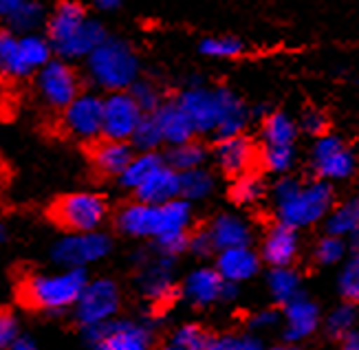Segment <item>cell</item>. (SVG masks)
I'll return each mask as SVG.
<instances>
[{"instance_id": "6da1fadb", "label": "cell", "mask_w": 359, "mask_h": 350, "mask_svg": "<svg viewBox=\"0 0 359 350\" xmlns=\"http://www.w3.org/2000/svg\"><path fill=\"white\" fill-rule=\"evenodd\" d=\"M115 225L123 236L152 238L154 243H161L165 238L190 234L192 208L183 198L170 201L165 205H146L135 201L130 205H123L117 212Z\"/></svg>"}, {"instance_id": "7a4b0ae2", "label": "cell", "mask_w": 359, "mask_h": 350, "mask_svg": "<svg viewBox=\"0 0 359 350\" xmlns=\"http://www.w3.org/2000/svg\"><path fill=\"white\" fill-rule=\"evenodd\" d=\"M278 218L283 225L298 231L326 218L333 210V187L324 181L300 183L298 179H280L273 187Z\"/></svg>"}, {"instance_id": "3957f363", "label": "cell", "mask_w": 359, "mask_h": 350, "mask_svg": "<svg viewBox=\"0 0 359 350\" xmlns=\"http://www.w3.org/2000/svg\"><path fill=\"white\" fill-rule=\"evenodd\" d=\"M88 276L84 269H62L55 274H34L20 284V302L49 313H62L80 299Z\"/></svg>"}, {"instance_id": "277c9868", "label": "cell", "mask_w": 359, "mask_h": 350, "mask_svg": "<svg viewBox=\"0 0 359 350\" xmlns=\"http://www.w3.org/2000/svg\"><path fill=\"white\" fill-rule=\"evenodd\" d=\"M90 82L108 93H126L139 79V58L133 46L121 38H106L86 58Z\"/></svg>"}, {"instance_id": "5b68a950", "label": "cell", "mask_w": 359, "mask_h": 350, "mask_svg": "<svg viewBox=\"0 0 359 350\" xmlns=\"http://www.w3.org/2000/svg\"><path fill=\"white\" fill-rule=\"evenodd\" d=\"M51 44L38 34L13 36L0 31V73L11 79L38 75L51 62Z\"/></svg>"}, {"instance_id": "8992f818", "label": "cell", "mask_w": 359, "mask_h": 350, "mask_svg": "<svg viewBox=\"0 0 359 350\" xmlns=\"http://www.w3.org/2000/svg\"><path fill=\"white\" fill-rule=\"evenodd\" d=\"M108 216V203L100 194L75 192L60 196L51 205V218L55 225L67 229L69 234H90L100 231Z\"/></svg>"}, {"instance_id": "52a82bcc", "label": "cell", "mask_w": 359, "mask_h": 350, "mask_svg": "<svg viewBox=\"0 0 359 350\" xmlns=\"http://www.w3.org/2000/svg\"><path fill=\"white\" fill-rule=\"evenodd\" d=\"M229 93V88L190 86L179 95L177 104L190 119L196 135H216Z\"/></svg>"}, {"instance_id": "ba28073f", "label": "cell", "mask_w": 359, "mask_h": 350, "mask_svg": "<svg viewBox=\"0 0 359 350\" xmlns=\"http://www.w3.org/2000/svg\"><path fill=\"white\" fill-rule=\"evenodd\" d=\"M152 328L135 320H113L84 328L90 350H152Z\"/></svg>"}, {"instance_id": "9c48e42d", "label": "cell", "mask_w": 359, "mask_h": 350, "mask_svg": "<svg viewBox=\"0 0 359 350\" xmlns=\"http://www.w3.org/2000/svg\"><path fill=\"white\" fill-rule=\"evenodd\" d=\"M121 304V293L117 282L111 278H95L88 280L80 299L75 302V320L82 324V328L100 326L106 322H113Z\"/></svg>"}, {"instance_id": "30bf717a", "label": "cell", "mask_w": 359, "mask_h": 350, "mask_svg": "<svg viewBox=\"0 0 359 350\" xmlns=\"http://www.w3.org/2000/svg\"><path fill=\"white\" fill-rule=\"evenodd\" d=\"M113 249L111 238L104 231L67 234L53 245L51 258L62 269H84L93 262L104 260Z\"/></svg>"}, {"instance_id": "8fae6325", "label": "cell", "mask_w": 359, "mask_h": 350, "mask_svg": "<svg viewBox=\"0 0 359 350\" xmlns=\"http://www.w3.org/2000/svg\"><path fill=\"white\" fill-rule=\"evenodd\" d=\"M104 100L95 93H80L62 110V130L77 141L93 143L102 137Z\"/></svg>"}, {"instance_id": "7c38bea8", "label": "cell", "mask_w": 359, "mask_h": 350, "mask_svg": "<svg viewBox=\"0 0 359 350\" xmlns=\"http://www.w3.org/2000/svg\"><path fill=\"white\" fill-rule=\"evenodd\" d=\"M36 90L44 106L65 110L80 95V75L65 60H51L36 75Z\"/></svg>"}, {"instance_id": "4fadbf2b", "label": "cell", "mask_w": 359, "mask_h": 350, "mask_svg": "<svg viewBox=\"0 0 359 350\" xmlns=\"http://www.w3.org/2000/svg\"><path fill=\"white\" fill-rule=\"evenodd\" d=\"M144 113L126 93H108L104 97V123H102V139L108 141H130L137 126L142 123Z\"/></svg>"}, {"instance_id": "5bb4252c", "label": "cell", "mask_w": 359, "mask_h": 350, "mask_svg": "<svg viewBox=\"0 0 359 350\" xmlns=\"http://www.w3.org/2000/svg\"><path fill=\"white\" fill-rule=\"evenodd\" d=\"M311 166L324 183L344 181L353 177L357 168L353 152L344 146V141L333 135H324L316 141L313 152H311Z\"/></svg>"}, {"instance_id": "9a60e30c", "label": "cell", "mask_w": 359, "mask_h": 350, "mask_svg": "<svg viewBox=\"0 0 359 350\" xmlns=\"http://www.w3.org/2000/svg\"><path fill=\"white\" fill-rule=\"evenodd\" d=\"M183 295L196 307H210L218 299H229L236 295V284H227L216 269L201 267L185 278Z\"/></svg>"}, {"instance_id": "2e32d148", "label": "cell", "mask_w": 359, "mask_h": 350, "mask_svg": "<svg viewBox=\"0 0 359 350\" xmlns=\"http://www.w3.org/2000/svg\"><path fill=\"white\" fill-rule=\"evenodd\" d=\"M214 159H216L218 168H221L225 174L238 179L243 174L252 172V166L258 161V150L252 139L241 135V137L218 141L214 148Z\"/></svg>"}, {"instance_id": "e0dca14e", "label": "cell", "mask_w": 359, "mask_h": 350, "mask_svg": "<svg viewBox=\"0 0 359 350\" xmlns=\"http://www.w3.org/2000/svg\"><path fill=\"white\" fill-rule=\"evenodd\" d=\"M42 22H46V11L34 0H0V25L7 34L29 36Z\"/></svg>"}, {"instance_id": "ac0fdd59", "label": "cell", "mask_w": 359, "mask_h": 350, "mask_svg": "<svg viewBox=\"0 0 359 350\" xmlns=\"http://www.w3.org/2000/svg\"><path fill=\"white\" fill-rule=\"evenodd\" d=\"M298 231L276 222V225L267 231L262 243V260L269 262L273 269H287L293 264V260L298 258Z\"/></svg>"}, {"instance_id": "d6986e66", "label": "cell", "mask_w": 359, "mask_h": 350, "mask_svg": "<svg viewBox=\"0 0 359 350\" xmlns=\"http://www.w3.org/2000/svg\"><path fill=\"white\" fill-rule=\"evenodd\" d=\"M88 18L90 15L80 3H60L46 18V40H49L51 49L55 51L65 42H69Z\"/></svg>"}, {"instance_id": "ffe728a7", "label": "cell", "mask_w": 359, "mask_h": 350, "mask_svg": "<svg viewBox=\"0 0 359 350\" xmlns=\"http://www.w3.org/2000/svg\"><path fill=\"white\" fill-rule=\"evenodd\" d=\"M285 317H287L285 339L289 344H298L316 332L320 322V311L313 299H309L304 293H300L285 307Z\"/></svg>"}, {"instance_id": "44dd1931", "label": "cell", "mask_w": 359, "mask_h": 350, "mask_svg": "<svg viewBox=\"0 0 359 350\" xmlns=\"http://www.w3.org/2000/svg\"><path fill=\"white\" fill-rule=\"evenodd\" d=\"M260 269V256L249 247H236L218 251L216 271L227 284H238L249 278H254Z\"/></svg>"}, {"instance_id": "7402d4cb", "label": "cell", "mask_w": 359, "mask_h": 350, "mask_svg": "<svg viewBox=\"0 0 359 350\" xmlns=\"http://www.w3.org/2000/svg\"><path fill=\"white\" fill-rule=\"evenodd\" d=\"M137 203L146 205H165L170 201L181 198V174L168 163L152 174V177L135 189Z\"/></svg>"}, {"instance_id": "603a6c76", "label": "cell", "mask_w": 359, "mask_h": 350, "mask_svg": "<svg viewBox=\"0 0 359 350\" xmlns=\"http://www.w3.org/2000/svg\"><path fill=\"white\" fill-rule=\"evenodd\" d=\"M208 234L212 238L214 251H225V249H236V247H249L252 243V227L241 216L233 214H221L216 216L210 227Z\"/></svg>"}, {"instance_id": "cb8c5ba5", "label": "cell", "mask_w": 359, "mask_h": 350, "mask_svg": "<svg viewBox=\"0 0 359 350\" xmlns=\"http://www.w3.org/2000/svg\"><path fill=\"white\" fill-rule=\"evenodd\" d=\"M135 156V148L128 141H108L102 139L93 146L90 161L97 172L106 174V177H121V172L128 168V163Z\"/></svg>"}, {"instance_id": "d4e9b609", "label": "cell", "mask_w": 359, "mask_h": 350, "mask_svg": "<svg viewBox=\"0 0 359 350\" xmlns=\"http://www.w3.org/2000/svg\"><path fill=\"white\" fill-rule=\"evenodd\" d=\"M152 115L161 128L163 143H168L170 148L183 146V143L192 141V137L196 135L190 119H187V115L183 113L177 102H163L161 108Z\"/></svg>"}, {"instance_id": "484cf974", "label": "cell", "mask_w": 359, "mask_h": 350, "mask_svg": "<svg viewBox=\"0 0 359 350\" xmlns=\"http://www.w3.org/2000/svg\"><path fill=\"white\" fill-rule=\"evenodd\" d=\"M106 38L108 36H106L104 25L100 20H95V18H88L80 29L75 31V36L69 42L62 44L60 49H55V51H57L60 60H65V62H69V60H82V58L86 60Z\"/></svg>"}, {"instance_id": "4316f807", "label": "cell", "mask_w": 359, "mask_h": 350, "mask_svg": "<svg viewBox=\"0 0 359 350\" xmlns=\"http://www.w3.org/2000/svg\"><path fill=\"white\" fill-rule=\"evenodd\" d=\"M172 269H175V258L159 256L154 262H148L142 271V291L150 299L163 302L165 297L172 295L175 282H172Z\"/></svg>"}, {"instance_id": "83f0119b", "label": "cell", "mask_w": 359, "mask_h": 350, "mask_svg": "<svg viewBox=\"0 0 359 350\" xmlns=\"http://www.w3.org/2000/svg\"><path fill=\"white\" fill-rule=\"evenodd\" d=\"M165 166V159L157 152H139L133 156V161L128 163V168L121 172L119 183L126 189H135L142 187L154 172L161 170Z\"/></svg>"}, {"instance_id": "f1b7e54d", "label": "cell", "mask_w": 359, "mask_h": 350, "mask_svg": "<svg viewBox=\"0 0 359 350\" xmlns=\"http://www.w3.org/2000/svg\"><path fill=\"white\" fill-rule=\"evenodd\" d=\"M359 231V196H353L331 210L326 216V234L335 238H346Z\"/></svg>"}, {"instance_id": "f546056e", "label": "cell", "mask_w": 359, "mask_h": 350, "mask_svg": "<svg viewBox=\"0 0 359 350\" xmlns=\"http://www.w3.org/2000/svg\"><path fill=\"white\" fill-rule=\"evenodd\" d=\"M295 135H298V126L285 113L267 115L262 121L264 146H293Z\"/></svg>"}, {"instance_id": "4dcf8cb0", "label": "cell", "mask_w": 359, "mask_h": 350, "mask_svg": "<svg viewBox=\"0 0 359 350\" xmlns=\"http://www.w3.org/2000/svg\"><path fill=\"white\" fill-rule=\"evenodd\" d=\"M205 156H208V150L203 143H196L194 139L183 143V146H177V148H170L168 156H165V163L177 170L179 174L183 172H190V170H198L205 163Z\"/></svg>"}, {"instance_id": "1f68e13d", "label": "cell", "mask_w": 359, "mask_h": 350, "mask_svg": "<svg viewBox=\"0 0 359 350\" xmlns=\"http://www.w3.org/2000/svg\"><path fill=\"white\" fill-rule=\"evenodd\" d=\"M247 117H249V113H247L245 104L233 93H229L225 110H223L221 126H218V130H216L218 141L231 139V137H241L243 135V128L247 126Z\"/></svg>"}, {"instance_id": "d6a6232c", "label": "cell", "mask_w": 359, "mask_h": 350, "mask_svg": "<svg viewBox=\"0 0 359 350\" xmlns=\"http://www.w3.org/2000/svg\"><path fill=\"white\" fill-rule=\"evenodd\" d=\"M269 291L278 304L287 307L291 299L300 295V278L291 267L287 269H271L269 274Z\"/></svg>"}, {"instance_id": "836d02e7", "label": "cell", "mask_w": 359, "mask_h": 350, "mask_svg": "<svg viewBox=\"0 0 359 350\" xmlns=\"http://www.w3.org/2000/svg\"><path fill=\"white\" fill-rule=\"evenodd\" d=\"M214 189V177L208 170H190L181 174V198L183 201H203L212 194Z\"/></svg>"}, {"instance_id": "e575fe53", "label": "cell", "mask_w": 359, "mask_h": 350, "mask_svg": "<svg viewBox=\"0 0 359 350\" xmlns=\"http://www.w3.org/2000/svg\"><path fill=\"white\" fill-rule=\"evenodd\" d=\"M262 194H264V183L254 172H247L243 177H238L229 189L231 201L238 205H254L262 198Z\"/></svg>"}, {"instance_id": "d590c367", "label": "cell", "mask_w": 359, "mask_h": 350, "mask_svg": "<svg viewBox=\"0 0 359 350\" xmlns=\"http://www.w3.org/2000/svg\"><path fill=\"white\" fill-rule=\"evenodd\" d=\"M163 143V135L154 115H144L142 123L137 126V130L130 139V146L142 152H154Z\"/></svg>"}, {"instance_id": "8d00e7d4", "label": "cell", "mask_w": 359, "mask_h": 350, "mask_svg": "<svg viewBox=\"0 0 359 350\" xmlns=\"http://www.w3.org/2000/svg\"><path fill=\"white\" fill-rule=\"evenodd\" d=\"M198 49L208 58L229 60V58H238L245 51V44L238 38H231V36H214V38L203 40L198 44Z\"/></svg>"}, {"instance_id": "74e56055", "label": "cell", "mask_w": 359, "mask_h": 350, "mask_svg": "<svg viewBox=\"0 0 359 350\" xmlns=\"http://www.w3.org/2000/svg\"><path fill=\"white\" fill-rule=\"evenodd\" d=\"M212 337L208 335V330L198 326V324H185L181 328H177L170 337V344L175 350H203L208 346Z\"/></svg>"}, {"instance_id": "f35d334b", "label": "cell", "mask_w": 359, "mask_h": 350, "mask_svg": "<svg viewBox=\"0 0 359 350\" xmlns=\"http://www.w3.org/2000/svg\"><path fill=\"white\" fill-rule=\"evenodd\" d=\"M293 159H295L293 146H264L258 152V161L269 172H276V174L289 172L293 166Z\"/></svg>"}, {"instance_id": "ab89813d", "label": "cell", "mask_w": 359, "mask_h": 350, "mask_svg": "<svg viewBox=\"0 0 359 350\" xmlns=\"http://www.w3.org/2000/svg\"><path fill=\"white\" fill-rule=\"evenodd\" d=\"M128 93L133 95V100L137 102L139 108H142L144 115L157 113V110L161 108V104H163V95L159 90V86L152 84V82H144V79H137L135 86Z\"/></svg>"}, {"instance_id": "60d3db41", "label": "cell", "mask_w": 359, "mask_h": 350, "mask_svg": "<svg viewBox=\"0 0 359 350\" xmlns=\"http://www.w3.org/2000/svg\"><path fill=\"white\" fill-rule=\"evenodd\" d=\"M355 320H357V313H355L353 304L337 307L329 315V320H326V332H329V335L335 337V339H339V337L344 339L346 335H351V332H353Z\"/></svg>"}, {"instance_id": "b9f144b4", "label": "cell", "mask_w": 359, "mask_h": 350, "mask_svg": "<svg viewBox=\"0 0 359 350\" xmlns=\"http://www.w3.org/2000/svg\"><path fill=\"white\" fill-rule=\"evenodd\" d=\"M346 253V245L341 238H335V236H329L326 234L322 241L316 245V251H313V258L320 262V264H337L341 258H344Z\"/></svg>"}, {"instance_id": "7bdbcfd3", "label": "cell", "mask_w": 359, "mask_h": 350, "mask_svg": "<svg viewBox=\"0 0 359 350\" xmlns=\"http://www.w3.org/2000/svg\"><path fill=\"white\" fill-rule=\"evenodd\" d=\"M203 350H264V348L262 342L252 335H243V337L223 335V337H212Z\"/></svg>"}, {"instance_id": "ee69618b", "label": "cell", "mask_w": 359, "mask_h": 350, "mask_svg": "<svg viewBox=\"0 0 359 350\" xmlns=\"http://www.w3.org/2000/svg\"><path fill=\"white\" fill-rule=\"evenodd\" d=\"M339 291L348 302H359V253H355L353 260L344 267L339 278Z\"/></svg>"}, {"instance_id": "f6af8a7d", "label": "cell", "mask_w": 359, "mask_h": 350, "mask_svg": "<svg viewBox=\"0 0 359 350\" xmlns=\"http://www.w3.org/2000/svg\"><path fill=\"white\" fill-rule=\"evenodd\" d=\"M20 339V324L11 311H0V350H9Z\"/></svg>"}, {"instance_id": "bcb514c9", "label": "cell", "mask_w": 359, "mask_h": 350, "mask_svg": "<svg viewBox=\"0 0 359 350\" xmlns=\"http://www.w3.org/2000/svg\"><path fill=\"white\" fill-rule=\"evenodd\" d=\"M300 126L304 128V133L313 135V137H324L326 130H329V117H326L322 110L318 108H306L302 113V119H300Z\"/></svg>"}, {"instance_id": "7dc6e473", "label": "cell", "mask_w": 359, "mask_h": 350, "mask_svg": "<svg viewBox=\"0 0 359 350\" xmlns=\"http://www.w3.org/2000/svg\"><path fill=\"white\" fill-rule=\"evenodd\" d=\"M190 251L198 253V256H208V253L214 251V245H212V238L208 234V229H201V231H194L190 234Z\"/></svg>"}, {"instance_id": "c3c4849f", "label": "cell", "mask_w": 359, "mask_h": 350, "mask_svg": "<svg viewBox=\"0 0 359 350\" xmlns=\"http://www.w3.org/2000/svg\"><path fill=\"white\" fill-rule=\"evenodd\" d=\"M280 320L278 311H258L254 317H252V328L254 330H262V328H271L276 326Z\"/></svg>"}, {"instance_id": "681fc988", "label": "cell", "mask_w": 359, "mask_h": 350, "mask_svg": "<svg viewBox=\"0 0 359 350\" xmlns=\"http://www.w3.org/2000/svg\"><path fill=\"white\" fill-rule=\"evenodd\" d=\"M339 350H359V330L351 332V335L344 337V342H341V348Z\"/></svg>"}, {"instance_id": "f907efd6", "label": "cell", "mask_w": 359, "mask_h": 350, "mask_svg": "<svg viewBox=\"0 0 359 350\" xmlns=\"http://www.w3.org/2000/svg\"><path fill=\"white\" fill-rule=\"evenodd\" d=\"M95 9L97 11H117V9H121V3L119 0H97Z\"/></svg>"}, {"instance_id": "816d5d0a", "label": "cell", "mask_w": 359, "mask_h": 350, "mask_svg": "<svg viewBox=\"0 0 359 350\" xmlns=\"http://www.w3.org/2000/svg\"><path fill=\"white\" fill-rule=\"evenodd\" d=\"M9 350H38L36 348V344L31 342V339H27V337H20L18 342H15Z\"/></svg>"}, {"instance_id": "f5cc1de1", "label": "cell", "mask_w": 359, "mask_h": 350, "mask_svg": "<svg viewBox=\"0 0 359 350\" xmlns=\"http://www.w3.org/2000/svg\"><path fill=\"white\" fill-rule=\"evenodd\" d=\"M351 249H353V253H359V231H355L351 236Z\"/></svg>"}, {"instance_id": "db71d44e", "label": "cell", "mask_w": 359, "mask_h": 350, "mask_svg": "<svg viewBox=\"0 0 359 350\" xmlns=\"http://www.w3.org/2000/svg\"><path fill=\"white\" fill-rule=\"evenodd\" d=\"M5 238H7V229H5V225H3V222H0V243H3Z\"/></svg>"}, {"instance_id": "11a10c76", "label": "cell", "mask_w": 359, "mask_h": 350, "mask_svg": "<svg viewBox=\"0 0 359 350\" xmlns=\"http://www.w3.org/2000/svg\"><path fill=\"white\" fill-rule=\"evenodd\" d=\"M269 350H298L295 346H276V348H269Z\"/></svg>"}, {"instance_id": "9f6ffc18", "label": "cell", "mask_w": 359, "mask_h": 350, "mask_svg": "<svg viewBox=\"0 0 359 350\" xmlns=\"http://www.w3.org/2000/svg\"><path fill=\"white\" fill-rule=\"evenodd\" d=\"M154 350H175L172 346H161V348H154Z\"/></svg>"}]
</instances>
